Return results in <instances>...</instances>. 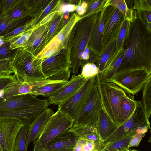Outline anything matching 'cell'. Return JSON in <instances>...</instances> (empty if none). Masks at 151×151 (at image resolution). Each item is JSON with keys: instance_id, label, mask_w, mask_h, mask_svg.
<instances>
[{"instance_id": "44dd1931", "label": "cell", "mask_w": 151, "mask_h": 151, "mask_svg": "<svg viewBox=\"0 0 151 151\" xmlns=\"http://www.w3.org/2000/svg\"><path fill=\"white\" fill-rule=\"evenodd\" d=\"M136 132L129 134L103 145L99 151H119L129 148L128 145L130 140Z\"/></svg>"}, {"instance_id": "277c9868", "label": "cell", "mask_w": 151, "mask_h": 151, "mask_svg": "<svg viewBox=\"0 0 151 151\" xmlns=\"http://www.w3.org/2000/svg\"><path fill=\"white\" fill-rule=\"evenodd\" d=\"M96 85L101 99L102 108L112 121L120 125V105L125 91L114 83L96 81Z\"/></svg>"}, {"instance_id": "f35d334b", "label": "cell", "mask_w": 151, "mask_h": 151, "mask_svg": "<svg viewBox=\"0 0 151 151\" xmlns=\"http://www.w3.org/2000/svg\"><path fill=\"white\" fill-rule=\"evenodd\" d=\"M33 151H46L45 147L43 146L37 139L34 142Z\"/></svg>"}, {"instance_id": "d4e9b609", "label": "cell", "mask_w": 151, "mask_h": 151, "mask_svg": "<svg viewBox=\"0 0 151 151\" xmlns=\"http://www.w3.org/2000/svg\"><path fill=\"white\" fill-rule=\"evenodd\" d=\"M132 24L128 20L125 19L116 39V51L124 47L129 40Z\"/></svg>"}, {"instance_id": "9a60e30c", "label": "cell", "mask_w": 151, "mask_h": 151, "mask_svg": "<svg viewBox=\"0 0 151 151\" xmlns=\"http://www.w3.org/2000/svg\"><path fill=\"white\" fill-rule=\"evenodd\" d=\"M105 7L100 12L92 30L89 40V47L93 53L99 56L102 50V37L104 22Z\"/></svg>"}, {"instance_id": "7a4b0ae2", "label": "cell", "mask_w": 151, "mask_h": 151, "mask_svg": "<svg viewBox=\"0 0 151 151\" xmlns=\"http://www.w3.org/2000/svg\"><path fill=\"white\" fill-rule=\"evenodd\" d=\"M49 105L47 99H39L31 94L17 95L6 99L0 97V119H15L24 125H29Z\"/></svg>"}, {"instance_id": "74e56055", "label": "cell", "mask_w": 151, "mask_h": 151, "mask_svg": "<svg viewBox=\"0 0 151 151\" xmlns=\"http://www.w3.org/2000/svg\"><path fill=\"white\" fill-rule=\"evenodd\" d=\"M16 1L17 0H0V6L2 11V14L7 11Z\"/></svg>"}, {"instance_id": "7dc6e473", "label": "cell", "mask_w": 151, "mask_h": 151, "mask_svg": "<svg viewBox=\"0 0 151 151\" xmlns=\"http://www.w3.org/2000/svg\"><path fill=\"white\" fill-rule=\"evenodd\" d=\"M51 7L50 6H48L45 9L44 12L45 14H48L51 11Z\"/></svg>"}, {"instance_id": "816d5d0a", "label": "cell", "mask_w": 151, "mask_h": 151, "mask_svg": "<svg viewBox=\"0 0 151 151\" xmlns=\"http://www.w3.org/2000/svg\"><path fill=\"white\" fill-rule=\"evenodd\" d=\"M85 53L87 54H89V50L88 47L87 46V47L85 49L84 52Z\"/></svg>"}, {"instance_id": "8d00e7d4", "label": "cell", "mask_w": 151, "mask_h": 151, "mask_svg": "<svg viewBox=\"0 0 151 151\" xmlns=\"http://www.w3.org/2000/svg\"><path fill=\"white\" fill-rule=\"evenodd\" d=\"M132 9L137 10V12L151 11V0H135Z\"/></svg>"}, {"instance_id": "d6a6232c", "label": "cell", "mask_w": 151, "mask_h": 151, "mask_svg": "<svg viewBox=\"0 0 151 151\" xmlns=\"http://www.w3.org/2000/svg\"><path fill=\"white\" fill-rule=\"evenodd\" d=\"M99 73L98 67L94 63H88L83 66L81 75L88 79L96 76Z\"/></svg>"}, {"instance_id": "83f0119b", "label": "cell", "mask_w": 151, "mask_h": 151, "mask_svg": "<svg viewBox=\"0 0 151 151\" xmlns=\"http://www.w3.org/2000/svg\"><path fill=\"white\" fill-rule=\"evenodd\" d=\"M103 145L91 141L80 136L76 142L73 151H99Z\"/></svg>"}, {"instance_id": "8fae6325", "label": "cell", "mask_w": 151, "mask_h": 151, "mask_svg": "<svg viewBox=\"0 0 151 151\" xmlns=\"http://www.w3.org/2000/svg\"><path fill=\"white\" fill-rule=\"evenodd\" d=\"M24 125L18 120L0 119V148L1 151H13L16 136Z\"/></svg>"}, {"instance_id": "f546056e", "label": "cell", "mask_w": 151, "mask_h": 151, "mask_svg": "<svg viewBox=\"0 0 151 151\" xmlns=\"http://www.w3.org/2000/svg\"><path fill=\"white\" fill-rule=\"evenodd\" d=\"M31 33L28 31L9 40L8 41L10 42L11 49H14L25 47L30 38Z\"/></svg>"}, {"instance_id": "ee69618b", "label": "cell", "mask_w": 151, "mask_h": 151, "mask_svg": "<svg viewBox=\"0 0 151 151\" xmlns=\"http://www.w3.org/2000/svg\"><path fill=\"white\" fill-rule=\"evenodd\" d=\"M55 51L54 50H51L46 52L45 54V56L46 57H51L52 55L55 53Z\"/></svg>"}, {"instance_id": "ba28073f", "label": "cell", "mask_w": 151, "mask_h": 151, "mask_svg": "<svg viewBox=\"0 0 151 151\" xmlns=\"http://www.w3.org/2000/svg\"><path fill=\"white\" fill-rule=\"evenodd\" d=\"M150 122L146 119L140 101H138L134 113L126 121L118 126L116 130L104 140V145L113 141L140 128L147 126L150 129Z\"/></svg>"}, {"instance_id": "ac0fdd59", "label": "cell", "mask_w": 151, "mask_h": 151, "mask_svg": "<svg viewBox=\"0 0 151 151\" xmlns=\"http://www.w3.org/2000/svg\"><path fill=\"white\" fill-rule=\"evenodd\" d=\"M17 79L16 82L1 91V97L6 99L17 95L29 94L33 88L31 83L24 81L20 78Z\"/></svg>"}, {"instance_id": "4316f807", "label": "cell", "mask_w": 151, "mask_h": 151, "mask_svg": "<svg viewBox=\"0 0 151 151\" xmlns=\"http://www.w3.org/2000/svg\"><path fill=\"white\" fill-rule=\"evenodd\" d=\"M116 40L110 43L101 52L97 60L96 66L100 73L105 69L108 62L111 58L116 50Z\"/></svg>"}, {"instance_id": "c3c4849f", "label": "cell", "mask_w": 151, "mask_h": 151, "mask_svg": "<svg viewBox=\"0 0 151 151\" xmlns=\"http://www.w3.org/2000/svg\"><path fill=\"white\" fill-rule=\"evenodd\" d=\"M58 37L61 41H63L64 40V37L63 34L59 33L58 34Z\"/></svg>"}, {"instance_id": "4dcf8cb0", "label": "cell", "mask_w": 151, "mask_h": 151, "mask_svg": "<svg viewBox=\"0 0 151 151\" xmlns=\"http://www.w3.org/2000/svg\"><path fill=\"white\" fill-rule=\"evenodd\" d=\"M10 43L9 41H5L0 46V60L8 59L12 61L16 54L20 48L12 49L10 47Z\"/></svg>"}, {"instance_id": "484cf974", "label": "cell", "mask_w": 151, "mask_h": 151, "mask_svg": "<svg viewBox=\"0 0 151 151\" xmlns=\"http://www.w3.org/2000/svg\"><path fill=\"white\" fill-rule=\"evenodd\" d=\"M25 18L11 20L0 16V36L2 37L27 23Z\"/></svg>"}, {"instance_id": "9c48e42d", "label": "cell", "mask_w": 151, "mask_h": 151, "mask_svg": "<svg viewBox=\"0 0 151 151\" xmlns=\"http://www.w3.org/2000/svg\"><path fill=\"white\" fill-rule=\"evenodd\" d=\"M101 106V97L96 82L83 109L73 121L72 127L89 125L96 126Z\"/></svg>"}, {"instance_id": "1f68e13d", "label": "cell", "mask_w": 151, "mask_h": 151, "mask_svg": "<svg viewBox=\"0 0 151 151\" xmlns=\"http://www.w3.org/2000/svg\"><path fill=\"white\" fill-rule=\"evenodd\" d=\"M149 129L147 126H144L138 129L130 140L128 146V148L138 146Z\"/></svg>"}, {"instance_id": "f5cc1de1", "label": "cell", "mask_w": 151, "mask_h": 151, "mask_svg": "<svg viewBox=\"0 0 151 151\" xmlns=\"http://www.w3.org/2000/svg\"><path fill=\"white\" fill-rule=\"evenodd\" d=\"M64 18L65 19H68V16L67 15H65V16H64Z\"/></svg>"}, {"instance_id": "f6af8a7d", "label": "cell", "mask_w": 151, "mask_h": 151, "mask_svg": "<svg viewBox=\"0 0 151 151\" xmlns=\"http://www.w3.org/2000/svg\"><path fill=\"white\" fill-rule=\"evenodd\" d=\"M55 27L56 24L55 23L52 24L49 29V32L50 33H52L54 32Z\"/></svg>"}, {"instance_id": "5bb4252c", "label": "cell", "mask_w": 151, "mask_h": 151, "mask_svg": "<svg viewBox=\"0 0 151 151\" xmlns=\"http://www.w3.org/2000/svg\"><path fill=\"white\" fill-rule=\"evenodd\" d=\"M53 110L50 108L45 109L29 125V129L26 138V148L32 142L37 139L44 129L48 121L54 114Z\"/></svg>"}, {"instance_id": "30bf717a", "label": "cell", "mask_w": 151, "mask_h": 151, "mask_svg": "<svg viewBox=\"0 0 151 151\" xmlns=\"http://www.w3.org/2000/svg\"><path fill=\"white\" fill-rule=\"evenodd\" d=\"M72 120L66 114L58 109L51 116L37 139L45 147L52 139L73 126Z\"/></svg>"}, {"instance_id": "d6986e66", "label": "cell", "mask_w": 151, "mask_h": 151, "mask_svg": "<svg viewBox=\"0 0 151 151\" xmlns=\"http://www.w3.org/2000/svg\"><path fill=\"white\" fill-rule=\"evenodd\" d=\"M29 11L26 1L17 0L7 11L1 15L11 20H19L25 18L29 13Z\"/></svg>"}, {"instance_id": "ab89813d", "label": "cell", "mask_w": 151, "mask_h": 151, "mask_svg": "<svg viewBox=\"0 0 151 151\" xmlns=\"http://www.w3.org/2000/svg\"><path fill=\"white\" fill-rule=\"evenodd\" d=\"M76 8L75 6L73 5L67 4L63 6L62 10L65 13H67L68 12L73 11H74Z\"/></svg>"}, {"instance_id": "603a6c76", "label": "cell", "mask_w": 151, "mask_h": 151, "mask_svg": "<svg viewBox=\"0 0 151 151\" xmlns=\"http://www.w3.org/2000/svg\"><path fill=\"white\" fill-rule=\"evenodd\" d=\"M114 6L119 10L123 14L125 19L129 21L132 23L137 18L136 11L129 8L126 1L124 0H107L105 5Z\"/></svg>"}, {"instance_id": "681fc988", "label": "cell", "mask_w": 151, "mask_h": 151, "mask_svg": "<svg viewBox=\"0 0 151 151\" xmlns=\"http://www.w3.org/2000/svg\"><path fill=\"white\" fill-rule=\"evenodd\" d=\"M119 151H140L137 150H136V149H130V148H127V149H124V150H122Z\"/></svg>"}, {"instance_id": "836d02e7", "label": "cell", "mask_w": 151, "mask_h": 151, "mask_svg": "<svg viewBox=\"0 0 151 151\" xmlns=\"http://www.w3.org/2000/svg\"><path fill=\"white\" fill-rule=\"evenodd\" d=\"M107 1V0L91 1L87 12V14L91 16L100 12L105 7Z\"/></svg>"}, {"instance_id": "f1b7e54d", "label": "cell", "mask_w": 151, "mask_h": 151, "mask_svg": "<svg viewBox=\"0 0 151 151\" xmlns=\"http://www.w3.org/2000/svg\"><path fill=\"white\" fill-rule=\"evenodd\" d=\"M29 125H24L19 131L15 139L13 151H27L26 138Z\"/></svg>"}, {"instance_id": "db71d44e", "label": "cell", "mask_w": 151, "mask_h": 151, "mask_svg": "<svg viewBox=\"0 0 151 151\" xmlns=\"http://www.w3.org/2000/svg\"><path fill=\"white\" fill-rule=\"evenodd\" d=\"M0 151H1V149H0Z\"/></svg>"}, {"instance_id": "3957f363", "label": "cell", "mask_w": 151, "mask_h": 151, "mask_svg": "<svg viewBox=\"0 0 151 151\" xmlns=\"http://www.w3.org/2000/svg\"><path fill=\"white\" fill-rule=\"evenodd\" d=\"M42 63L34 59L30 53L24 48L18 51L12 61L14 74L17 78L34 82L45 79L41 67Z\"/></svg>"}, {"instance_id": "e0dca14e", "label": "cell", "mask_w": 151, "mask_h": 151, "mask_svg": "<svg viewBox=\"0 0 151 151\" xmlns=\"http://www.w3.org/2000/svg\"><path fill=\"white\" fill-rule=\"evenodd\" d=\"M95 127L98 133L103 141L116 130L118 126L106 113L101 106Z\"/></svg>"}, {"instance_id": "cb8c5ba5", "label": "cell", "mask_w": 151, "mask_h": 151, "mask_svg": "<svg viewBox=\"0 0 151 151\" xmlns=\"http://www.w3.org/2000/svg\"><path fill=\"white\" fill-rule=\"evenodd\" d=\"M151 77L144 85L140 101L147 119L149 121L151 114Z\"/></svg>"}, {"instance_id": "bcb514c9", "label": "cell", "mask_w": 151, "mask_h": 151, "mask_svg": "<svg viewBox=\"0 0 151 151\" xmlns=\"http://www.w3.org/2000/svg\"><path fill=\"white\" fill-rule=\"evenodd\" d=\"M89 54L84 52H83L82 55V58L84 60H88L89 58Z\"/></svg>"}, {"instance_id": "7c38bea8", "label": "cell", "mask_w": 151, "mask_h": 151, "mask_svg": "<svg viewBox=\"0 0 151 151\" xmlns=\"http://www.w3.org/2000/svg\"><path fill=\"white\" fill-rule=\"evenodd\" d=\"M88 79L81 74H73L68 82L49 97V105L52 104L59 105L74 94Z\"/></svg>"}, {"instance_id": "e575fe53", "label": "cell", "mask_w": 151, "mask_h": 151, "mask_svg": "<svg viewBox=\"0 0 151 151\" xmlns=\"http://www.w3.org/2000/svg\"><path fill=\"white\" fill-rule=\"evenodd\" d=\"M17 79L14 74L0 75V91L8 87L17 81Z\"/></svg>"}, {"instance_id": "4fadbf2b", "label": "cell", "mask_w": 151, "mask_h": 151, "mask_svg": "<svg viewBox=\"0 0 151 151\" xmlns=\"http://www.w3.org/2000/svg\"><path fill=\"white\" fill-rule=\"evenodd\" d=\"M80 136L70 129L52 139L45 148L46 151H73Z\"/></svg>"}, {"instance_id": "52a82bcc", "label": "cell", "mask_w": 151, "mask_h": 151, "mask_svg": "<svg viewBox=\"0 0 151 151\" xmlns=\"http://www.w3.org/2000/svg\"><path fill=\"white\" fill-rule=\"evenodd\" d=\"M125 19L122 12L116 7L111 5L105 7L101 52L110 43L116 39Z\"/></svg>"}, {"instance_id": "d590c367", "label": "cell", "mask_w": 151, "mask_h": 151, "mask_svg": "<svg viewBox=\"0 0 151 151\" xmlns=\"http://www.w3.org/2000/svg\"><path fill=\"white\" fill-rule=\"evenodd\" d=\"M14 73L12 61L8 59L0 60V75H10Z\"/></svg>"}, {"instance_id": "7bdbcfd3", "label": "cell", "mask_w": 151, "mask_h": 151, "mask_svg": "<svg viewBox=\"0 0 151 151\" xmlns=\"http://www.w3.org/2000/svg\"><path fill=\"white\" fill-rule=\"evenodd\" d=\"M54 15V13H52L45 17L42 22V24H44L50 20L53 17Z\"/></svg>"}, {"instance_id": "f907efd6", "label": "cell", "mask_w": 151, "mask_h": 151, "mask_svg": "<svg viewBox=\"0 0 151 151\" xmlns=\"http://www.w3.org/2000/svg\"><path fill=\"white\" fill-rule=\"evenodd\" d=\"M4 42L2 37L0 36V46L3 44Z\"/></svg>"}, {"instance_id": "60d3db41", "label": "cell", "mask_w": 151, "mask_h": 151, "mask_svg": "<svg viewBox=\"0 0 151 151\" xmlns=\"http://www.w3.org/2000/svg\"><path fill=\"white\" fill-rule=\"evenodd\" d=\"M86 8L81 4L78 5L77 7L76 10L78 13L79 14L82 15L86 12Z\"/></svg>"}, {"instance_id": "7402d4cb", "label": "cell", "mask_w": 151, "mask_h": 151, "mask_svg": "<svg viewBox=\"0 0 151 151\" xmlns=\"http://www.w3.org/2000/svg\"><path fill=\"white\" fill-rule=\"evenodd\" d=\"M69 81L62 82L47 83L38 87H33L29 94L36 96L41 95L43 96L49 97Z\"/></svg>"}, {"instance_id": "2e32d148", "label": "cell", "mask_w": 151, "mask_h": 151, "mask_svg": "<svg viewBox=\"0 0 151 151\" xmlns=\"http://www.w3.org/2000/svg\"><path fill=\"white\" fill-rule=\"evenodd\" d=\"M124 53V47L116 51L108 62L105 69L96 76V81L99 82L106 81L119 70Z\"/></svg>"}, {"instance_id": "ffe728a7", "label": "cell", "mask_w": 151, "mask_h": 151, "mask_svg": "<svg viewBox=\"0 0 151 151\" xmlns=\"http://www.w3.org/2000/svg\"><path fill=\"white\" fill-rule=\"evenodd\" d=\"M137 102L126 94L122 97L120 105V125L132 115L136 109Z\"/></svg>"}, {"instance_id": "8992f818", "label": "cell", "mask_w": 151, "mask_h": 151, "mask_svg": "<svg viewBox=\"0 0 151 151\" xmlns=\"http://www.w3.org/2000/svg\"><path fill=\"white\" fill-rule=\"evenodd\" d=\"M96 76L88 78L74 94L58 106V109L67 115L73 121L87 101L96 82Z\"/></svg>"}, {"instance_id": "5b68a950", "label": "cell", "mask_w": 151, "mask_h": 151, "mask_svg": "<svg viewBox=\"0 0 151 151\" xmlns=\"http://www.w3.org/2000/svg\"><path fill=\"white\" fill-rule=\"evenodd\" d=\"M150 77L151 73L144 69L123 68L104 81L113 83L125 93L134 95L142 90Z\"/></svg>"}, {"instance_id": "6da1fadb", "label": "cell", "mask_w": 151, "mask_h": 151, "mask_svg": "<svg viewBox=\"0 0 151 151\" xmlns=\"http://www.w3.org/2000/svg\"><path fill=\"white\" fill-rule=\"evenodd\" d=\"M120 70L144 69L151 73V32L137 14L131 26L130 38Z\"/></svg>"}, {"instance_id": "b9f144b4", "label": "cell", "mask_w": 151, "mask_h": 151, "mask_svg": "<svg viewBox=\"0 0 151 151\" xmlns=\"http://www.w3.org/2000/svg\"><path fill=\"white\" fill-rule=\"evenodd\" d=\"M87 41L82 40L81 41L79 46V49L81 51L83 50L85 47Z\"/></svg>"}]
</instances>
